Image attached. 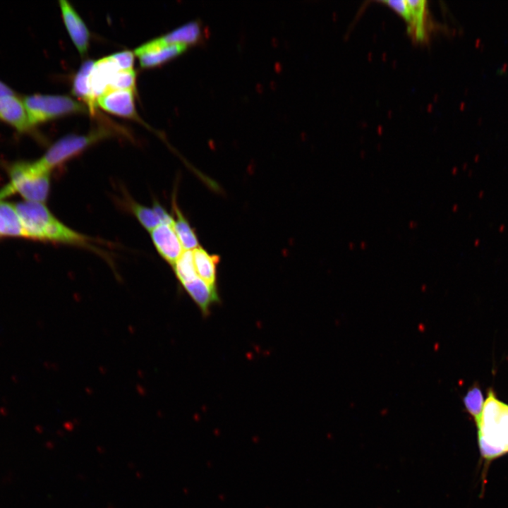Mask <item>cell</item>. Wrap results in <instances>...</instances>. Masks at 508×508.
I'll return each mask as SVG.
<instances>
[{"label":"cell","mask_w":508,"mask_h":508,"mask_svg":"<svg viewBox=\"0 0 508 508\" xmlns=\"http://www.w3.org/2000/svg\"><path fill=\"white\" fill-rule=\"evenodd\" d=\"M192 251L198 276L211 288L217 289V267L219 262V256L210 254L200 246Z\"/></svg>","instance_id":"cell-14"},{"label":"cell","mask_w":508,"mask_h":508,"mask_svg":"<svg viewBox=\"0 0 508 508\" xmlns=\"http://www.w3.org/2000/svg\"><path fill=\"white\" fill-rule=\"evenodd\" d=\"M464 404L467 411L478 423L483 407V397L480 389L477 386L471 387L464 397Z\"/></svg>","instance_id":"cell-21"},{"label":"cell","mask_w":508,"mask_h":508,"mask_svg":"<svg viewBox=\"0 0 508 508\" xmlns=\"http://www.w3.org/2000/svg\"><path fill=\"white\" fill-rule=\"evenodd\" d=\"M476 425L480 455L487 462L508 453V404L499 400L492 389Z\"/></svg>","instance_id":"cell-2"},{"label":"cell","mask_w":508,"mask_h":508,"mask_svg":"<svg viewBox=\"0 0 508 508\" xmlns=\"http://www.w3.org/2000/svg\"><path fill=\"white\" fill-rule=\"evenodd\" d=\"M411 15L409 29L418 40H423L425 36V18L427 1L425 0H406Z\"/></svg>","instance_id":"cell-18"},{"label":"cell","mask_w":508,"mask_h":508,"mask_svg":"<svg viewBox=\"0 0 508 508\" xmlns=\"http://www.w3.org/2000/svg\"><path fill=\"white\" fill-rule=\"evenodd\" d=\"M152 210L158 218L160 224H165L173 227L174 217L164 208V207L157 201H153Z\"/></svg>","instance_id":"cell-25"},{"label":"cell","mask_w":508,"mask_h":508,"mask_svg":"<svg viewBox=\"0 0 508 508\" xmlns=\"http://www.w3.org/2000/svg\"><path fill=\"white\" fill-rule=\"evenodd\" d=\"M120 70L133 69L134 54L131 51H123L109 56Z\"/></svg>","instance_id":"cell-23"},{"label":"cell","mask_w":508,"mask_h":508,"mask_svg":"<svg viewBox=\"0 0 508 508\" xmlns=\"http://www.w3.org/2000/svg\"><path fill=\"white\" fill-rule=\"evenodd\" d=\"M32 127L73 114L86 113L88 108L66 95L33 94L23 98Z\"/></svg>","instance_id":"cell-5"},{"label":"cell","mask_w":508,"mask_h":508,"mask_svg":"<svg viewBox=\"0 0 508 508\" xmlns=\"http://www.w3.org/2000/svg\"><path fill=\"white\" fill-rule=\"evenodd\" d=\"M173 268L181 286L199 277L195 270L192 250H183Z\"/></svg>","instance_id":"cell-20"},{"label":"cell","mask_w":508,"mask_h":508,"mask_svg":"<svg viewBox=\"0 0 508 508\" xmlns=\"http://www.w3.org/2000/svg\"><path fill=\"white\" fill-rule=\"evenodd\" d=\"M150 236L159 254L173 267L183 250L173 227L159 224L150 231Z\"/></svg>","instance_id":"cell-10"},{"label":"cell","mask_w":508,"mask_h":508,"mask_svg":"<svg viewBox=\"0 0 508 508\" xmlns=\"http://www.w3.org/2000/svg\"><path fill=\"white\" fill-rule=\"evenodd\" d=\"M93 64L94 61L92 60L83 62L74 77L72 85L73 95L83 99L92 114L95 112L97 106L96 100L92 96L89 84Z\"/></svg>","instance_id":"cell-15"},{"label":"cell","mask_w":508,"mask_h":508,"mask_svg":"<svg viewBox=\"0 0 508 508\" xmlns=\"http://www.w3.org/2000/svg\"><path fill=\"white\" fill-rule=\"evenodd\" d=\"M111 130L97 128L83 135H67L56 141L37 162L44 170L51 171L90 146L111 136Z\"/></svg>","instance_id":"cell-4"},{"label":"cell","mask_w":508,"mask_h":508,"mask_svg":"<svg viewBox=\"0 0 508 508\" xmlns=\"http://www.w3.org/2000/svg\"><path fill=\"white\" fill-rule=\"evenodd\" d=\"M14 206L25 230V237L78 246H91V238L61 223L42 203L25 201Z\"/></svg>","instance_id":"cell-1"},{"label":"cell","mask_w":508,"mask_h":508,"mask_svg":"<svg viewBox=\"0 0 508 508\" xmlns=\"http://www.w3.org/2000/svg\"><path fill=\"white\" fill-rule=\"evenodd\" d=\"M187 46L180 44L159 45L153 40L135 49L142 68H153L163 64L183 53Z\"/></svg>","instance_id":"cell-7"},{"label":"cell","mask_w":508,"mask_h":508,"mask_svg":"<svg viewBox=\"0 0 508 508\" xmlns=\"http://www.w3.org/2000/svg\"><path fill=\"white\" fill-rule=\"evenodd\" d=\"M0 222L2 236H25L15 206L0 200Z\"/></svg>","instance_id":"cell-17"},{"label":"cell","mask_w":508,"mask_h":508,"mask_svg":"<svg viewBox=\"0 0 508 508\" xmlns=\"http://www.w3.org/2000/svg\"><path fill=\"white\" fill-rule=\"evenodd\" d=\"M125 205L141 225L150 232L160 224L152 208L143 205L129 197H125Z\"/></svg>","instance_id":"cell-19"},{"label":"cell","mask_w":508,"mask_h":508,"mask_svg":"<svg viewBox=\"0 0 508 508\" xmlns=\"http://www.w3.org/2000/svg\"><path fill=\"white\" fill-rule=\"evenodd\" d=\"M135 81L136 73L133 69L120 70L113 77L107 89L135 91Z\"/></svg>","instance_id":"cell-22"},{"label":"cell","mask_w":508,"mask_h":508,"mask_svg":"<svg viewBox=\"0 0 508 508\" xmlns=\"http://www.w3.org/2000/svg\"><path fill=\"white\" fill-rule=\"evenodd\" d=\"M1 222H0V236H1Z\"/></svg>","instance_id":"cell-27"},{"label":"cell","mask_w":508,"mask_h":508,"mask_svg":"<svg viewBox=\"0 0 508 508\" xmlns=\"http://www.w3.org/2000/svg\"><path fill=\"white\" fill-rule=\"evenodd\" d=\"M97 105L113 114L140 121L133 90L107 89L97 99Z\"/></svg>","instance_id":"cell-6"},{"label":"cell","mask_w":508,"mask_h":508,"mask_svg":"<svg viewBox=\"0 0 508 508\" xmlns=\"http://www.w3.org/2000/svg\"><path fill=\"white\" fill-rule=\"evenodd\" d=\"M182 287L197 305L204 317L208 316L211 308L220 302L217 289L211 288L200 277L184 284Z\"/></svg>","instance_id":"cell-12"},{"label":"cell","mask_w":508,"mask_h":508,"mask_svg":"<svg viewBox=\"0 0 508 508\" xmlns=\"http://www.w3.org/2000/svg\"><path fill=\"white\" fill-rule=\"evenodd\" d=\"M173 210L174 212L173 229L179 238L183 250H192L199 246L196 234L190 226L187 219L173 198Z\"/></svg>","instance_id":"cell-16"},{"label":"cell","mask_w":508,"mask_h":508,"mask_svg":"<svg viewBox=\"0 0 508 508\" xmlns=\"http://www.w3.org/2000/svg\"><path fill=\"white\" fill-rule=\"evenodd\" d=\"M59 6L67 31L81 56L87 52L90 32L77 11L68 1L61 0Z\"/></svg>","instance_id":"cell-9"},{"label":"cell","mask_w":508,"mask_h":508,"mask_svg":"<svg viewBox=\"0 0 508 508\" xmlns=\"http://www.w3.org/2000/svg\"><path fill=\"white\" fill-rule=\"evenodd\" d=\"M11 182L3 188L5 196L19 193L27 201L44 202L50 186V171L44 170L37 162H20L10 169Z\"/></svg>","instance_id":"cell-3"},{"label":"cell","mask_w":508,"mask_h":508,"mask_svg":"<svg viewBox=\"0 0 508 508\" xmlns=\"http://www.w3.org/2000/svg\"><path fill=\"white\" fill-rule=\"evenodd\" d=\"M119 71V68L109 56L94 62L89 84L92 96L96 102L107 90L111 79Z\"/></svg>","instance_id":"cell-11"},{"label":"cell","mask_w":508,"mask_h":508,"mask_svg":"<svg viewBox=\"0 0 508 508\" xmlns=\"http://www.w3.org/2000/svg\"><path fill=\"white\" fill-rule=\"evenodd\" d=\"M381 2L390 6L401 15L408 23H410V11L406 0H387L382 1Z\"/></svg>","instance_id":"cell-24"},{"label":"cell","mask_w":508,"mask_h":508,"mask_svg":"<svg viewBox=\"0 0 508 508\" xmlns=\"http://www.w3.org/2000/svg\"><path fill=\"white\" fill-rule=\"evenodd\" d=\"M0 121L19 133H28L33 128L23 99L16 93L0 97Z\"/></svg>","instance_id":"cell-8"},{"label":"cell","mask_w":508,"mask_h":508,"mask_svg":"<svg viewBox=\"0 0 508 508\" xmlns=\"http://www.w3.org/2000/svg\"><path fill=\"white\" fill-rule=\"evenodd\" d=\"M201 35L200 23L190 21L153 40L159 45L180 44L188 47L197 43Z\"/></svg>","instance_id":"cell-13"},{"label":"cell","mask_w":508,"mask_h":508,"mask_svg":"<svg viewBox=\"0 0 508 508\" xmlns=\"http://www.w3.org/2000/svg\"><path fill=\"white\" fill-rule=\"evenodd\" d=\"M15 94L14 91L6 83L0 80V97Z\"/></svg>","instance_id":"cell-26"}]
</instances>
